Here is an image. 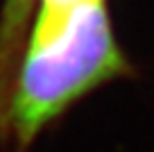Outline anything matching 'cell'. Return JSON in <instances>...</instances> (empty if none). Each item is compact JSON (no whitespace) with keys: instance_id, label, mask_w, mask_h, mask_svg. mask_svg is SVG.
Instances as JSON below:
<instances>
[{"instance_id":"2","label":"cell","mask_w":154,"mask_h":152,"mask_svg":"<svg viewBox=\"0 0 154 152\" xmlns=\"http://www.w3.org/2000/svg\"><path fill=\"white\" fill-rule=\"evenodd\" d=\"M86 0H41V14H66L72 7L82 5ZM29 9V0H9L5 11V25H2V36H0V46H7V43L14 41L18 27L23 25L25 16Z\"/></svg>"},{"instance_id":"1","label":"cell","mask_w":154,"mask_h":152,"mask_svg":"<svg viewBox=\"0 0 154 152\" xmlns=\"http://www.w3.org/2000/svg\"><path fill=\"white\" fill-rule=\"evenodd\" d=\"M127 71L104 0H86L66 14L38 11L7 109L20 145L82 95Z\"/></svg>"}]
</instances>
